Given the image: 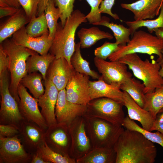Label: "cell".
Segmentation results:
<instances>
[{"mask_svg":"<svg viewBox=\"0 0 163 163\" xmlns=\"http://www.w3.org/2000/svg\"><path fill=\"white\" fill-rule=\"evenodd\" d=\"M116 163H154L157 150L140 132L126 129L113 147Z\"/></svg>","mask_w":163,"mask_h":163,"instance_id":"cell-1","label":"cell"},{"mask_svg":"<svg viewBox=\"0 0 163 163\" xmlns=\"http://www.w3.org/2000/svg\"><path fill=\"white\" fill-rule=\"evenodd\" d=\"M85 15L79 10L73 11L62 26L58 23L56 31L49 50L55 59L65 58L71 66L70 59L75 48V36L77 29L87 21Z\"/></svg>","mask_w":163,"mask_h":163,"instance_id":"cell-2","label":"cell"},{"mask_svg":"<svg viewBox=\"0 0 163 163\" xmlns=\"http://www.w3.org/2000/svg\"><path fill=\"white\" fill-rule=\"evenodd\" d=\"M0 45L9 59L8 70L11 75L9 91L18 104L20 98L18 88L22 79L28 74L27 60L34 51L15 43L11 39H6Z\"/></svg>","mask_w":163,"mask_h":163,"instance_id":"cell-3","label":"cell"},{"mask_svg":"<svg viewBox=\"0 0 163 163\" xmlns=\"http://www.w3.org/2000/svg\"><path fill=\"white\" fill-rule=\"evenodd\" d=\"M117 61L126 64L134 76L143 82L145 94L153 92L163 85V78L159 73L161 66L157 60H143L137 53H131L124 56Z\"/></svg>","mask_w":163,"mask_h":163,"instance_id":"cell-4","label":"cell"},{"mask_svg":"<svg viewBox=\"0 0 163 163\" xmlns=\"http://www.w3.org/2000/svg\"><path fill=\"white\" fill-rule=\"evenodd\" d=\"M163 49V39L142 30H136L126 45H119L117 50L108 58L110 61H117L127 54L137 53L155 54L161 58Z\"/></svg>","mask_w":163,"mask_h":163,"instance_id":"cell-5","label":"cell"},{"mask_svg":"<svg viewBox=\"0 0 163 163\" xmlns=\"http://www.w3.org/2000/svg\"><path fill=\"white\" fill-rule=\"evenodd\" d=\"M86 119L87 131L93 148H113L125 130L123 126L102 119L90 118Z\"/></svg>","mask_w":163,"mask_h":163,"instance_id":"cell-6","label":"cell"},{"mask_svg":"<svg viewBox=\"0 0 163 163\" xmlns=\"http://www.w3.org/2000/svg\"><path fill=\"white\" fill-rule=\"evenodd\" d=\"M123 102L101 97L91 100L87 104L84 116L86 118H98L115 125L122 126L125 118Z\"/></svg>","mask_w":163,"mask_h":163,"instance_id":"cell-7","label":"cell"},{"mask_svg":"<svg viewBox=\"0 0 163 163\" xmlns=\"http://www.w3.org/2000/svg\"><path fill=\"white\" fill-rule=\"evenodd\" d=\"M9 83L7 70L0 75V124L11 125L19 129L25 120L20 112L18 103L10 92Z\"/></svg>","mask_w":163,"mask_h":163,"instance_id":"cell-8","label":"cell"},{"mask_svg":"<svg viewBox=\"0 0 163 163\" xmlns=\"http://www.w3.org/2000/svg\"><path fill=\"white\" fill-rule=\"evenodd\" d=\"M71 143L69 155L76 160L87 154L93 149L88 135L84 116L78 117L69 125Z\"/></svg>","mask_w":163,"mask_h":163,"instance_id":"cell-9","label":"cell"},{"mask_svg":"<svg viewBox=\"0 0 163 163\" xmlns=\"http://www.w3.org/2000/svg\"><path fill=\"white\" fill-rule=\"evenodd\" d=\"M31 158L32 154L25 149L19 135L0 136V163H30Z\"/></svg>","mask_w":163,"mask_h":163,"instance_id":"cell-10","label":"cell"},{"mask_svg":"<svg viewBox=\"0 0 163 163\" xmlns=\"http://www.w3.org/2000/svg\"><path fill=\"white\" fill-rule=\"evenodd\" d=\"M95 65L101 77L107 83L120 88L121 84L132 74L127 70V66L118 61H107L97 57L94 59Z\"/></svg>","mask_w":163,"mask_h":163,"instance_id":"cell-11","label":"cell"},{"mask_svg":"<svg viewBox=\"0 0 163 163\" xmlns=\"http://www.w3.org/2000/svg\"><path fill=\"white\" fill-rule=\"evenodd\" d=\"M45 141L54 151L70 156L71 140L69 126L66 123H56L48 126L45 132Z\"/></svg>","mask_w":163,"mask_h":163,"instance_id":"cell-12","label":"cell"},{"mask_svg":"<svg viewBox=\"0 0 163 163\" xmlns=\"http://www.w3.org/2000/svg\"><path fill=\"white\" fill-rule=\"evenodd\" d=\"M89 76L79 73L74 69L66 88V99L71 102L87 105L91 100Z\"/></svg>","mask_w":163,"mask_h":163,"instance_id":"cell-13","label":"cell"},{"mask_svg":"<svg viewBox=\"0 0 163 163\" xmlns=\"http://www.w3.org/2000/svg\"><path fill=\"white\" fill-rule=\"evenodd\" d=\"M18 92L20 98L19 107L24 120L34 123L46 130L48 126L39 110L38 99L32 97L20 84Z\"/></svg>","mask_w":163,"mask_h":163,"instance_id":"cell-14","label":"cell"},{"mask_svg":"<svg viewBox=\"0 0 163 163\" xmlns=\"http://www.w3.org/2000/svg\"><path fill=\"white\" fill-rule=\"evenodd\" d=\"M87 105L73 103L66 97V88L59 91L55 109L57 123H64L68 126L78 117L84 116Z\"/></svg>","mask_w":163,"mask_h":163,"instance_id":"cell-15","label":"cell"},{"mask_svg":"<svg viewBox=\"0 0 163 163\" xmlns=\"http://www.w3.org/2000/svg\"><path fill=\"white\" fill-rule=\"evenodd\" d=\"M19 137L25 149L33 154L45 142V129L36 124L24 120L19 129Z\"/></svg>","mask_w":163,"mask_h":163,"instance_id":"cell-16","label":"cell"},{"mask_svg":"<svg viewBox=\"0 0 163 163\" xmlns=\"http://www.w3.org/2000/svg\"><path fill=\"white\" fill-rule=\"evenodd\" d=\"M49 34L48 32L39 37H31L27 34L24 26L14 33L11 39L18 45L44 55L48 53L53 40L49 38Z\"/></svg>","mask_w":163,"mask_h":163,"instance_id":"cell-17","label":"cell"},{"mask_svg":"<svg viewBox=\"0 0 163 163\" xmlns=\"http://www.w3.org/2000/svg\"><path fill=\"white\" fill-rule=\"evenodd\" d=\"M45 91L38 99V105L41 113L48 126L57 123L55 109L58 97L59 91L49 78L44 81Z\"/></svg>","mask_w":163,"mask_h":163,"instance_id":"cell-18","label":"cell"},{"mask_svg":"<svg viewBox=\"0 0 163 163\" xmlns=\"http://www.w3.org/2000/svg\"><path fill=\"white\" fill-rule=\"evenodd\" d=\"M163 0H139L129 4L121 3V7L130 11L135 20L152 19L159 15Z\"/></svg>","mask_w":163,"mask_h":163,"instance_id":"cell-19","label":"cell"},{"mask_svg":"<svg viewBox=\"0 0 163 163\" xmlns=\"http://www.w3.org/2000/svg\"><path fill=\"white\" fill-rule=\"evenodd\" d=\"M73 69L65 58L55 59L48 69L46 78L50 79L59 91L66 88Z\"/></svg>","mask_w":163,"mask_h":163,"instance_id":"cell-20","label":"cell"},{"mask_svg":"<svg viewBox=\"0 0 163 163\" xmlns=\"http://www.w3.org/2000/svg\"><path fill=\"white\" fill-rule=\"evenodd\" d=\"M123 91V102L131 120L139 121L144 129L151 131L155 119L149 111L140 106L126 91Z\"/></svg>","mask_w":163,"mask_h":163,"instance_id":"cell-21","label":"cell"},{"mask_svg":"<svg viewBox=\"0 0 163 163\" xmlns=\"http://www.w3.org/2000/svg\"><path fill=\"white\" fill-rule=\"evenodd\" d=\"M89 86L91 100L106 97L123 102V91L119 88L106 83L101 76L97 81H90Z\"/></svg>","mask_w":163,"mask_h":163,"instance_id":"cell-22","label":"cell"},{"mask_svg":"<svg viewBox=\"0 0 163 163\" xmlns=\"http://www.w3.org/2000/svg\"><path fill=\"white\" fill-rule=\"evenodd\" d=\"M30 21L20 8L16 13L10 16L6 21L0 25V43L12 36Z\"/></svg>","mask_w":163,"mask_h":163,"instance_id":"cell-23","label":"cell"},{"mask_svg":"<svg viewBox=\"0 0 163 163\" xmlns=\"http://www.w3.org/2000/svg\"><path fill=\"white\" fill-rule=\"evenodd\" d=\"M35 51L27 59L26 66L28 74L39 71L42 75L44 81L46 78V73L51 63L55 57L50 53L44 55Z\"/></svg>","mask_w":163,"mask_h":163,"instance_id":"cell-24","label":"cell"},{"mask_svg":"<svg viewBox=\"0 0 163 163\" xmlns=\"http://www.w3.org/2000/svg\"><path fill=\"white\" fill-rule=\"evenodd\" d=\"M116 154L113 148H94L76 163H116Z\"/></svg>","mask_w":163,"mask_h":163,"instance_id":"cell-25","label":"cell"},{"mask_svg":"<svg viewBox=\"0 0 163 163\" xmlns=\"http://www.w3.org/2000/svg\"><path fill=\"white\" fill-rule=\"evenodd\" d=\"M77 35L80 39L81 48L82 49L89 48L101 39L111 40L113 38L111 34L96 27L82 28L78 32Z\"/></svg>","mask_w":163,"mask_h":163,"instance_id":"cell-26","label":"cell"},{"mask_svg":"<svg viewBox=\"0 0 163 163\" xmlns=\"http://www.w3.org/2000/svg\"><path fill=\"white\" fill-rule=\"evenodd\" d=\"M120 88L126 92L141 107L143 108L145 95V85L143 83L130 77L120 85Z\"/></svg>","mask_w":163,"mask_h":163,"instance_id":"cell-27","label":"cell"},{"mask_svg":"<svg viewBox=\"0 0 163 163\" xmlns=\"http://www.w3.org/2000/svg\"><path fill=\"white\" fill-rule=\"evenodd\" d=\"M80 48L79 42L75 44V51L70 59L72 66L77 72L91 77L94 79H98L101 76L91 69L89 62L82 56Z\"/></svg>","mask_w":163,"mask_h":163,"instance_id":"cell-28","label":"cell"},{"mask_svg":"<svg viewBox=\"0 0 163 163\" xmlns=\"http://www.w3.org/2000/svg\"><path fill=\"white\" fill-rule=\"evenodd\" d=\"M95 25H101L109 28L113 32L115 38L116 42L118 45H126L130 41L131 33L129 28L125 27L120 24H117L113 22H110V19L106 17H102L99 22L93 24Z\"/></svg>","mask_w":163,"mask_h":163,"instance_id":"cell-29","label":"cell"},{"mask_svg":"<svg viewBox=\"0 0 163 163\" xmlns=\"http://www.w3.org/2000/svg\"><path fill=\"white\" fill-rule=\"evenodd\" d=\"M143 108L155 119L158 113L163 108V85L153 92L145 94Z\"/></svg>","mask_w":163,"mask_h":163,"instance_id":"cell-30","label":"cell"},{"mask_svg":"<svg viewBox=\"0 0 163 163\" xmlns=\"http://www.w3.org/2000/svg\"><path fill=\"white\" fill-rule=\"evenodd\" d=\"M49 0H39L37 16L44 13L47 4ZM55 5L58 8L60 13L61 23L64 25L67 18L73 11L75 0H53Z\"/></svg>","mask_w":163,"mask_h":163,"instance_id":"cell-31","label":"cell"},{"mask_svg":"<svg viewBox=\"0 0 163 163\" xmlns=\"http://www.w3.org/2000/svg\"><path fill=\"white\" fill-rule=\"evenodd\" d=\"M124 22L129 27L131 35L132 36L135 31L142 27H146L150 33L153 32L155 29H163V1L161 6L159 14L157 18L153 20H135L125 21Z\"/></svg>","mask_w":163,"mask_h":163,"instance_id":"cell-32","label":"cell"},{"mask_svg":"<svg viewBox=\"0 0 163 163\" xmlns=\"http://www.w3.org/2000/svg\"><path fill=\"white\" fill-rule=\"evenodd\" d=\"M42 79L41 74L34 72L27 74L22 79L20 84L27 88L34 97L38 99L45 91L41 82Z\"/></svg>","mask_w":163,"mask_h":163,"instance_id":"cell-33","label":"cell"},{"mask_svg":"<svg viewBox=\"0 0 163 163\" xmlns=\"http://www.w3.org/2000/svg\"><path fill=\"white\" fill-rule=\"evenodd\" d=\"M36 152L47 163H76L75 159L51 149L45 141L39 148Z\"/></svg>","mask_w":163,"mask_h":163,"instance_id":"cell-34","label":"cell"},{"mask_svg":"<svg viewBox=\"0 0 163 163\" xmlns=\"http://www.w3.org/2000/svg\"><path fill=\"white\" fill-rule=\"evenodd\" d=\"M122 126L126 129L140 132L149 140L159 144L163 148V135L159 132L153 133L144 129L134 120L131 119L128 116L125 117Z\"/></svg>","mask_w":163,"mask_h":163,"instance_id":"cell-35","label":"cell"},{"mask_svg":"<svg viewBox=\"0 0 163 163\" xmlns=\"http://www.w3.org/2000/svg\"><path fill=\"white\" fill-rule=\"evenodd\" d=\"M44 13L49 30V38L53 39L60 18L59 8L56 6L53 0H49L47 4Z\"/></svg>","mask_w":163,"mask_h":163,"instance_id":"cell-36","label":"cell"},{"mask_svg":"<svg viewBox=\"0 0 163 163\" xmlns=\"http://www.w3.org/2000/svg\"><path fill=\"white\" fill-rule=\"evenodd\" d=\"M26 28L27 34L33 37L49 32L45 13L31 19Z\"/></svg>","mask_w":163,"mask_h":163,"instance_id":"cell-37","label":"cell"},{"mask_svg":"<svg viewBox=\"0 0 163 163\" xmlns=\"http://www.w3.org/2000/svg\"><path fill=\"white\" fill-rule=\"evenodd\" d=\"M118 45L116 42L111 43L106 41L101 46L95 50L94 54L96 57L106 60L111 54L117 50Z\"/></svg>","mask_w":163,"mask_h":163,"instance_id":"cell-38","label":"cell"},{"mask_svg":"<svg viewBox=\"0 0 163 163\" xmlns=\"http://www.w3.org/2000/svg\"><path fill=\"white\" fill-rule=\"evenodd\" d=\"M91 7L90 12L85 18L90 24H92L99 21L101 19L99 12V6L103 0H85Z\"/></svg>","mask_w":163,"mask_h":163,"instance_id":"cell-39","label":"cell"},{"mask_svg":"<svg viewBox=\"0 0 163 163\" xmlns=\"http://www.w3.org/2000/svg\"><path fill=\"white\" fill-rule=\"evenodd\" d=\"M27 17L30 21L37 17L39 0H18Z\"/></svg>","mask_w":163,"mask_h":163,"instance_id":"cell-40","label":"cell"},{"mask_svg":"<svg viewBox=\"0 0 163 163\" xmlns=\"http://www.w3.org/2000/svg\"><path fill=\"white\" fill-rule=\"evenodd\" d=\"M19 129L17 127L10 124H0V136L11 137L19 135Z\"/></svg>","mask_w":163,"mask_h":163,"instance_id":"cell-41","label":"cell"},{"mask_svg":"<svg viewBox=\"0 0 163 163\" xmlns=\"http://www.w3.org/2000/svg\"><path fill=\"white\" fill-rule=\"evenodd\" d=\"M115 0H103L99 8L100 13H105L108 14L115 20L120 19L119 16L116 14L113 13L111 9Z\"/></svg>","mask_w":163,"mask_h":163,"instance_id":"cell-42","label":"cell"},{"mask_svg":"<svg viewBox=\"0 0 163 163\" xmlns=\"http://www.w3.org/2000/svg\"><path fill=\"white\" fill-rule=\"evenodd\" d=\"M9 65V61L8 56L0 45V75L3 72L8 69Z\"/></svg>","mask_w":163,"mask_h":163,"instance_id":"cell-43","label":"cell"},{"mask_svg":"<svg viewBox=\"0 0 163 163\" xmlns=\"http://www.w3.org/2000/svg\"><path fill=\"white\" fill-rule=\"evenodd\" d=\"M158 131L163 135V108L157 114L151 131Z\"/></svg>","mask_w":163,"mask_h":163,"instance_id":"cell-44","label":"cell"},{"mask_svg":"<svg viewBox=\"0 0 163 163\" xmlns=\"http://www.w3.org/2000/svg\"><path fill=\"white\" fill-rule=\"evenodd\" d=\"M20 8L9 7H0V18L8 16H11L16 13Z\"/></svg>","mask_w":163,"mask_h":163,"instance_id":"cell-45","label":"cell"},{"mask_svg":"<svg viewBox=\"0 0 163 163\" xmlns=\"http://www.w3.org/2000/svg\"><path fill=\"white\" fill-rule=\"evenodd\" d=\"M21 6L18 0H0V7H12L20 8Z\"/></svg>","mask_w":163,"mask_h":163,"instance_id":"cell-46","label":"cell"},{"mask_svg":"<svg viewBox=\"0 0 163 163\" xmlns=\"http://www.w3.org/2000/svg\"><path fill=\"white\" fill-rule=\"evenodd\" d=\"M30 163H47L37 152L32 154Z\"/></svg>","mask_w":163,"mask_h":163,"instance_id":"cell-47","label":"cell"},{"mask_svg":"<svg viewBox=\"0 0 163 163\" xmlns=\"http://www.w3.org/2000/svg\"><path fill=\"white\" fill-rule=\"evenodd\" d=\"M153 31L155 32L156 36L158 38L163 39V29L157 28L155 29Z\"/></svg>","mask_w":163,"mask_h":163,"instance_id":"cell-48","label":"cell"},{"mask_svg":"<svg viewBox=\"0 0 163 163\" xmlns=\"http://www.w3.org/2000/svg\"><path fill=\"white\" fill-rule=\"evenodd\" d=\"M162 57L161 58H158L157 61L159 63L161 66H163V49L161 51Z\"/></svg>","mask_w":163,"mask_h":163,"instance_id":"cell-49","label":"cell"},{"mask_svg":"<svg viewBox=\"0 0 163 163\" xmlns=\"http://www.w3.org/2000/svg\"><path fill=\"white\" fill-rule=\"evenodd\" d=\"M161 68L159 71V74L163 78V66H161Z\"/></svg>","mask_w":163,"mask_h":163,"instance_id":"cell-50","label":"cell"}]
</instances>
